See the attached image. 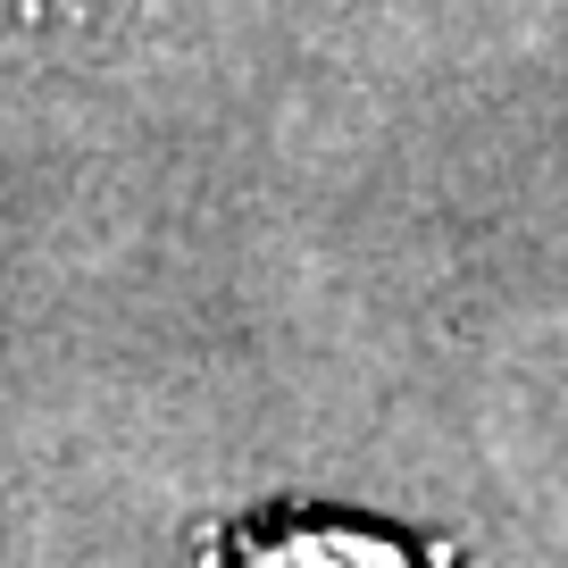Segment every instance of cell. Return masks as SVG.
Here are the masks:
<instances>
[{
  "label": "cell",
  "mask_w": 568,
  "mask_h": 568,
  "mask_svg": "<svg viewBox=\"0 0 568 568\" xmlns=\"http://www.w3.org/2000/svg\"><path fill=\"white\" fill-rule=\"evenodd\" d=\"M201 568H452V560L426 544H402L385 527L276 510V518H226V527H210Z\"/></svg>",
  "instance_id": "6da1fadb"
},
{
  "label": "cell",
  "mask_w": 568,
  "mask_h": 568,
  "mask_svg": "<svg viewBox=\"0 0 568 568\" xmlns=\"http://www.w3.org/2000/svg\"><path fill=\"white\" fill-rule=\"evenodd\" d=\"M75 18H101V0H18V26H26V34H34V26H42V34H59V26H75Z\"/></svg>",
  "instance_id": "7a4b0ae2"
}]
</instances>
